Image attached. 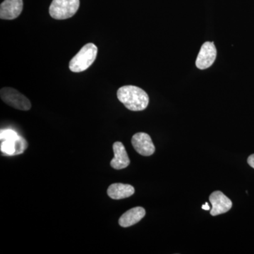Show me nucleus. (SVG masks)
Masks as SVG:
<instances>
[{"label": "nucleus", "mask_w": 254, "mask_h": 254, "mask_svg": "<svg viewBox=\"0 0 254 254\" xmlns=\"http://www.w3.org/2000/svg\"><path fill=\"white\" fill-rule=\"evenodd\" d=\"M118 98L127 109L131 111H142L148 107L149 97L141 88L135 86H125L119 88Z\"/></svg>", "instance_id": "nucleus-1"}, {"label": "nucleus", "mask_w": 254, "mask_h": 254, "mask_svg": "<svg viewBox=\"0 0 254 254\" xmlns=\"http://www.w3.org/2000/svg\"><path fill=\"white\" fill-rule=\"evenodd\" d=\"M97 55L98 48L93 43L85 45L70 61L69 69L75 73L86 71L94 63Z\"/></svg>", "instance_id": "nucleus-2"}, {"label": "nucleus", "mask_w": 254, "mask_h": 254, "mask_svg": "<svg viewBox=\"0 0 254 254\" xmlns=\"http://www.w3.org/2000/svg\"><path fill=\"white\" fill-rule=\"evenodd\" d=\"M79 0H53L50 6L52 18L56 20L67 19L77 12Z\"/></svg>", "instance_id": "nucleus-3"}, {"label": "nucleus", "mask_w": 254, "mask_h": 254, "mask_svg": "<svg viewBox=\"0 0 254 254\" xmlns=\"http://www.w3.org/2000/svg\"><path fill=\"white\" fill-rule=\"evenodd\" d=\"M0 96L3 102L15 109L28 111L31 108L30 100L14 88L9 87L1 88Z\"/></svg>", "instance_id": "nucleus-4"}, {"label": "nucleus", "mask_w": 254, "mask_h": 254, "mask_svg": "<svg viewBox=\"0 0 254 254\" xmlns=\"http://www.w3.org/2000/svg\"><path fill=\"white\" fill-rule=\"evenodd\" d=\"M217 56V50L211 42H205L200 48L195 65L199 69H206L211 66Z\"/></svg>", "instance_id": "nucleus-5"}, {"label": "nucleus", "mask_w": 254, "mask_h": 254, "mask_svg": "<svg viewBox=\"0 0 254 254\" xmlns=\"http://www.w3.org/2000/svg\"><path fill=\"white\" fill-rule=\"evenodd\" d=\"M131 143L137 153L143 156H150L155 153V145L148 133H136L132 137Z\"/></svg>", "instance_id": "nucleus-6"}, {"label": "nucleus", "mask_w": 254, "mask_h": 254, "mask_svg": "<svg viewBox=\"0 0 254 254\" xmlns=\"http://www.w3.org/2000/svg\"><path fill=\"white\" fill-rule=\"evenodd\" d=\"M210 203L212 205V209L210 210V215L213 216L221 215L227 213L232 208V203L231 200L224 194L221 191L213 192L210 195Z\"/></svg>", "instance_id": "nucleus-7"}, {"label": "nucleus", "mask_w": 254, "mask_h": 254, "mask_svg": "<svg viewBox=\"0 0 254 254\" xmlns=\"http://www.w3.org/2000/svg\"><path fill=\"white\" fill-rule=\"evenodd\" d=\"M23 0H4L0 6L1 19H15L23 10Z\"/></svg>", "instance_id": "nucleus-8"}, {"label": "nucleus", "mask_w": 254, "mask_h": 254, "mask_svg": "<svg viewBox=\"0 0 254 254\" xmlns=\"http://www.w3.org/2000/svg\"><path fill=\"white\" fill-rule=\"evenodd\" d=\"M115 157L110 162L112 168L115 170H123L129 165L130 160L127 154L126 148L121 142L117 141L113 144Z\"/></svg>", "instance_id": "nucleus-9"}, {"label": "nucleus", "mask_w": 254, "mask_h": 254, "mask_svg": "<svg viewBox=\"0 0 254 254\" xmlns=\"http://www.w3.org/2000/svg\"><path fill=\"white\" fill-rule=\"evenodd\" d=\"M145 215V209L142 207H136L127 210L119 220V224L123 227H131L136 225Z\"/></svg>", "instance_id": "nucleus-10"}, {"label": "nucleus", "mask_w": 254, "mask_h": 254, "mask_svg": "<svg viewBox=\"0 0 254 254\" xmlns=\"http://www.w3.org/2000/svg\"><path fill=\"white\" fill-rule=\"evenodd\" d=\"M108 195L114 200L124 199L131 196L134 193L133 187L122 183H115L108 189Z\"/></svg>", "instance_id": "nucleus-11"}, {"label": "nucleus", "mask_w": 254, "mask_h": 254, "mask_svg": "<svg viewBox=\"0 0 254 254\" xmlns=\"http://www.w3.org/2000/svg\"><path fill=\"white\" fill-rule=\"evenodd\" d=\"M17 138L16 139L1 140V152L6 155H14L15 152H16V141Z\"/></svg>", "instance_id": "nucleus-12"}, {"label": "nucleus", "mask_w": 254, "mask_h": 254, "mask_svg": "<svg viewBox=\"0 0 254 254\" xmlns=\"http://www.w3.org/2000/svg\"><path fill=\"white\" fill-rule=\"evenodd\" d=\"M247 162H248L249 165H250L252 168L254 169V154L251 155L249 157Z\"/></svg>", "instance_id": "nucleus-13"}, {"label": "nucleus", "mask_w": 254, "mask_h": 254, "mask_svg": "<svg viewBox=\"0 0 254 254\" xmlns=\"http://www.w3.org/2000/svg\"><path fill=\"white\" fill-rule=\"evenodd\" d=\"M202 209H203V210H209L210 209V207L209 206V204L208 203H205V204H203L202 205Z\"/></svg>", "instance_id": "nucleus-14"}]
</instances>
